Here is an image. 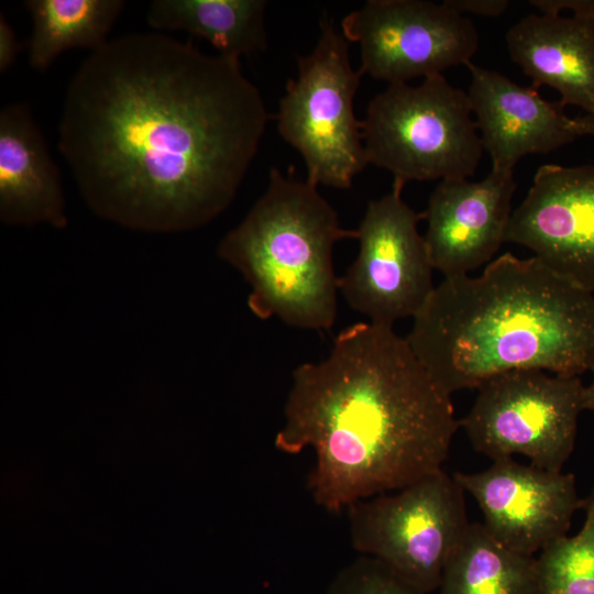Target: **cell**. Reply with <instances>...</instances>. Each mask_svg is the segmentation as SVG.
<instances>
[{
	"instance_id": "2e32d148",
	"label": "cell",
	"mask_w": 594,
	"mask_h": 594,
	"mask_svg": "<svg viewBox=\"0 0 594 594\" xmlns=\"http://www.w3.org/2000/svg\"><path fill=\"white\" fill-rule=\"evenodd\" d=\"M510 58L538 88L594 114V16L529 14L506 34Z\"/></svg>"
},
{
	"instance_id": "9c48e42d",
	"label": "cell",
	"mask_w": 594,
	"mask_h": 594,
	"mask_svg": "<svg viewBox=\"0 0 594 594\" xmlns=\"http://www.w3.org/2000/svg\"><path fill=\"white\" fill-rule=\"evenodd\" d=\"M404 186L369 202L356 230L355 261L339 277L346 304L370 322L393 327L422 309L435 290V271L425 238L417 229L422 219L402 198Z\"/></svg>"
},
{
	"instance_id": "7a4b0ae2",
	"label": "cell",
	"mask_w": 594,
	"mask_h": 594,
	"mask_svg": "<svg viewBox=\"0 0 594 594\" xmlns=\"http://www.w3.org/2000/svg\"><path fill=\"white\" fill-rule=\"evenodd\" d=\"M292 378L274 446L314 451L307 487L319 507L339 513L442 470L460 420L393 327H346Z\"/></svg>"
},
{
	"instance_id": "ba28073f",
	"label": "cell",
	"mask_w": 594,
	"mask_h": 594,
	"mask_svg": "<svg viewBox=\"0 0 594 594\" xmlns=\"http://www.w3.org/2000/svg\"><path fill=\"white\" fill-rule=\"evenodd\" d=\"M460 419L473 448L490 459L522 454L530 464L561 472L584 410L579 376L517 370L487 378Z\"/></svg>"
},
{
	"instance_id": "3957f363",
	"label": "cell",
	"mask_w": 594,
	"mask_h": 594,
	"mask_svg": "<svg viewBox=\"0 0 594 594\" xmlns=\"http://www.w3.org/2000/svg\"><path fill=\"white\" fill-rule=\"evenodd\" d=\"M406 340L449 395L517 370L579 376L594 367V294L505 253L479 276L444 277Z\"/></svg>"
},
{
	"instance_id": "5bb4252c",
	"label": "cell",
	"mask_w": 594,
	"mask_h": 594,
	"mask_svg": "<svg viewBox=\"0 0 594 594\" xmlns=\"http://www.w3.org/2000/svg\"><path fill=\"white\" fill-rule=\"evenodd\" d=\"M466 66L472 77L468 97L493 170L513 172L525 155L548 154L578 136L561 100L548 101L535 86L522 87L471 62Z\"/></svg>"
},
{
	"instance_id": "6da1fadb",
	"label": "cell",
	"mask_w": 594,
	"mask_h": 594,
	"mask_svg": "<svg viewBox=\"0 0 594 594\" xmlns=\"http://www.w3.org/2000/svg\"><path fill=\"white\" fill-rule=\"evenodd\" d=\"M268 118L240 59L158 32L132 33L91 52L73 75L58 147L98 217L184 232L231 205Z\"/></svg>"
},
{
	"instance_id": "8fae6325",
	"label": "cell",
	"mask_w": 594,
	"mask_h": 594,
	"mask_svg": "<svg viewBox=\"0 0 594 594\" xmlns=\"http://www.w3.org/2000/svg\"><path fill=\"white\" fill-rule=\"evenodd\" d=\"M454 480L479 504L484 526L509 549L535 556L566 536L574 513L583 508L572 473L494 460L487 469L455 472Z\"/></svg>"
},
{
	"instance_id": "603a6c76",
	"label": "cell",
	"mask_w": 594,
	"mask_h": 594,
	"mask_svg": "<svg viewBox=\"0 0 594 594\" xmlns=\"http://www.w3.org/2000/svg\"><path fill=\"white\" fill-rule=\"evenodd\" d=\"M541 14L560 15L562 10H571L575 15H593L594 0H531Z\"/></svg>"
},
{
	"instance_id": "7c38bea8",
	"label": "cell",
	"mask_w": 594,
	"mask_h": 594,
	"mask_svg": "<svg viewBox=\"0 0 594 594\" xmlns=\"http://www.w3.org/2000/svg\"><path fill=\"white\" fill-rule=\"evenodd\" d=\"M506 242L594 294V166H541L512 213Z\"/></svg>"
},
{
	"instance_id": "44dd1931",
	"label": "cell",
	"mask_w": 594,
	"mask_h": 594,
	"mask_svg": "<svg viewBox=\"0 0 594 594\" xmlns=\"http://www.w3.org/2000/svg\"><path fill=\"white\" fill-rule=\"evenodd\" d=\"M326 594H426L409 585L380 561L360 556L341 569Z\"/></svg>"
},
{
	"instance_id": "d6986e66",
	"label": "cell",
	"mask_w": 594,
	"mask_h": 594,
	"mask_svg": "<svg viewBox=\"0 0 594 594\" xmlns=\"http://www.w3.org/2000/svg\"><path fill=\"white\" fill-rule=\"evenodd\" d=\"M32 20L28 43L29 63L45 70L64 52L106 45L117 19L125 7L122 0H28Z\"/></svg>"
},
{
	"instance_id": "ac0fdd59",
	"label": "cell",
	"mask_w": 594,
	"mask_h": 594,
	"mask_svg": "<svg viewBox=\"0 0 594 594\" xmlns=\"http://www.w3.org/2000/svg\"><path fill=\"white\" fill-rule=\"evenodd\" d=\"M439 594H543L536 556L516 552L470 522L450 556Z\"/></svg>"
},
{
	"instance_id": "4fadbf2b",
	"label": "cell",
	"mask_w": 594,
	"mask_h": 594,
	"mask_svg": "<svg viewBox=\"0 0 594 594\" xmlns=\"http://www.w3.org/2000/svg\"><path fill=\"white\" fill-rule=\"evenodd\" d=\"M513 172L491 170L480 182L440 180L422 219L431 264L444 277L487 265L506 242L516 189Z\"/></svg>"
},
{
	"instance_id": "5b68a950",
	"label": "cell",
	"mask_w": 594,
	"mask_h": 594,
	"mask_svg": "<svg viewBox=\"0 0 594 594\" xmlns=\"http://www.w3.org/2000/svg\"><path fill=\"white\" fill-rule=\"evenodd\" d=\"M468 94L441 74L418 86L389 84L369 103L362 138L369 164L394 183L473 176L483 146Z\"/></svg>"
},
{
	"instance_id": "8992f818",
	"label": "cell",
	"mask_w": 594,
	"mask_h": 594,
	"mask_svg": "<svg viewBox=\"0 0 594 594\" xmlns=\"http://www.w3.org/2000/svg\"><path fill=\"white\" fill-rule=\"evenodd\" d=\"M361 75L351 65L349 41L324 16L312 51L297 57V76L276 114L278 133L301 155L306 179L316 186L348 189L369 164L353 109Z\"/></svg>"
},
{
	"instance_id": "cb8c5ba5",
	"label": "cell",
	"mask_w": 594,
	"mask_h": 594,
	"mask_svg": "<svg viewBox=\"0 0 594 594\" xmlns=\"http://www.w3.org/2000/svg\"><path fill=\"white\" fill-rule=\"evenodd\" d=\"M21 44L3 13L0 14V73L8 72L15 62Z\"/></svg>"
},
{
	"instance_id": "9a60e30c",
	"label": "cell",
	"mask_w": 594,
	"mask_h": 594,
	"mask_svg": "<svg viewBox=\"0 0 594 594\" xmlns=\"http://www.w3.org/2000/svg\"><path fill=\"white\" fill-rule=\"evenodd\" d=\"M0 219L11 227L68 223L59 168L23 103L0 111Z\"/></svg>"
},
{
	"instance_id": "e0dca14e",
	"label": "cell",
	"mask_w": 594,
	"mask_h": 594,
	"mask_svg": "<svg viewBox=\"0 0 594 594\" xmlns=\"http://www.w3.org/2000/svg\"><path fill=\"white\" fill-rule=\"evenodd\" d=\"M265 0H155L147 24L184 31L209 42L218 54L238 58L267 48Z\"/></svg>"
},
{
	"instance_id": "30bf717a",
	"label": "cell",
	"mask_w": 594,
	"mask_h": 594,
	"mask_svg": "<svg viewBox=\"0 0 594 594\" xmlns=\"http://www.w3.org/2000/svg\"><path fill=\"white\" fill-rule=\"evenodd\" d=\"M341 30L360 45V72L388 85L468 65L479 46L472 21L444 2L369 0L343 18Z\"/></svg>"
},
{
	"instance_id": "52a82bcc",
	"label": "cell",
	"mask_w": 594,
	"mask_h": 594,
	"mask_svg": "<svg viewBox=\"0 0 594 594\" xmlns=\"http://www.w3.org/2000/svg\"><path fill=\"white\" fill-rule=\"evenodd\" d=\"M464 491L443 469L345 512L352 547L429 594L468 526Z\"/></svg>"
},
{
	"instance_id": "484cf974",
	"label": "cell",
	"mask_w": 594,
	"mask_h": 594,
	"mask_svg": "<svg viewBox=\"0 0 594 594\" xmlns=\"http://www.w3.org/2000/svg\"><path fill=\"white\" fill-rule=\"evenodd\" d=\"M591 372L593 373V381L588 386H584L583 407L584 410L587 409L594 413V367Z\"/></svg>"
},
{
	"instance_id": "277c9868",
	"label": "cell",
	"mask_w": 594,
	"mask_h": 594,
	"mask_svg": "<svg viewBox=\"0 0 594 594\" xmlns=\"http://www.w3.org/2000/svg\"><path fill=\"white\" fill-rule=\"evenodd\" d=\"M344 239H356V230L340 226L316 185L272 168L265 191L217 253L250 284L248 307L254 316L327 331L338 305L333 248Z\"/></svg>"
},
{
	"instance_id": "ffe728a7",
	"label": "cell",
	"mask_w": 594,
	"mask_h": 594,
	"mask_svg": "<svg viewBox=\"0 0 594 594\" xmlns=\"http://www.w3.org/2000/svg\"><path fill=\"white\" fill-rule=\"evenodd\" d=\"M583 509L582 529L554 540L537 556L543 594H594V486Z\"/></svg>"
},
{
	"instance_id": "d4e9b609",
	"label": "cell",
	"mask_w": 594,
	"mask_h": 594,
	"mask_svg": "<svg viewBox=\"0 0 594 594\" xmlns=\"http://www.w3.org/2000/svg\"><path fill=\"white\" fill-rule=\"evenodd\" d=\"M573 128L578 136H594V114H584L573 119Z\"/></svg>"
},
{
	"instance_id": "7402d4cb",
	"label": "cell",
	"mask_w": 594,
	"mask_h": 594,
	"mask_svg": "<svg viewBox=\"0 0 594 594\" xmlns=\"http://www.w3.org/2000/svg\"><path fill=\"white\" fill-rule=\"evenodd\" d=\"M443 2L462 15L472 13L488 18L502 15L509 4L508 0H444Z\"/></svg>"
}]
</instances>
